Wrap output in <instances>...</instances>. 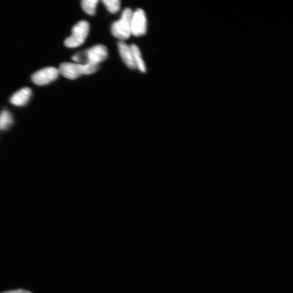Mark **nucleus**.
Here are the masks:
<instances>
[{"mask_svg":"<svg viewBox=\"0 0 293 293\" xmlns=\"http://www.w3.org/2000/svg\"><path fill=\"white\" fill-rule=\"evenodd\" d=\"M99 65H81L76 63H63L58 70L65 78L75 79L82 75H89L97 72Z\"/></svg>","mask_w":293,"mask_h":293,"instance_id":"f03ea898","label":"nucleus"},{"mask_svg":"<svg viewBox=\"0 0 293 293\" xmlns=\"http://www.w3.org/2000/svg\"><path fill=\"white\" fill-rule=\"evenodd\" d=\"M108 56L107 47L103 45H95L90 49L78 52L72 57V60L81 65H99Z\"/></svg>","mask_w":293,"mask_h":293,"instance_id":"f257e3e1","label":"nucleus"},{"mask_svg":"<svg viewBox=\"0 0 293 293\" xmlns=\"http://www.w3.org/2000/svg\"><path fill=\"white\" fill-rule=\"evenodd\" d=\"M147 20L146 15L142 9H138L133 12L131 21V35L141 36L146 33Z\"/></svg>","mask_w":293,"mask_h":293,"instance_id":"39448f33","label":"nucleus"},{"mask_svg":"<svg viewBox=\"0 0 293 293\" xmlns=\"http://www.w3.org/2000/svg\"><path fill=\"white\" fill-rule=\"evenodd\" d=\"M133 12L130 8H126L121 15L120 19L112 24V34L121 40L129 39L131 35V21Z\"/></svg>","mask_w":293,"mask_h":293,"instance_id":"7ed1b4c3","label":"nucleus"},{"mask_svg":"<svg viewBox=\"0 0 293 293\" xmlns=\"http://www.w3.org/2000/svg\"><path fill=\"white\" fill-rule=\"evenodd\" d=\"M13 117L9 111L3 110L0 113V130H5L12 125Z\"/></svg>","mask_w":293,"mask_h":293,"instance_id":"9d476101","label":"nucleus"},{"mask_svg":"<svg viewBox=\"0 0 293 293\" xmlns=\"http://www.w3.org/2000/svg\"><path fill=\"white\" fill-rule=\"evenodd\" d=\"M103 3L110 13L115 14L119 11L121 7L119 0H103Z\"/></svg>","mask_w":293,"mask_h":293,"instance_id":"f8f14e48","label":"nucleus"},{"mask_svg":"<svg viewBox=\"0 0 293 293\" xmlns=\"http://www.w3.org/2000/svg\"><path fill=\"white\" fill-rule=\"evenodd\" d=\"M130 47L136 68L142 72H146V65L142 58L141 53L139 48L135 44H132L130 45Z\"/></svg>","mask_w":293,"mask_h":293,"instance_id":"1a4fd4ad","label":"nucleus"},{"mask_svg":"<svg viewBox=\"0 0 293 293\" xmlns=\"http://www.w3.org/2000/svg\"><path fill=\"white\" fill-rule=\"evenodd\" d=\"M89 30L90 25L88 21H79L73 26L71 35L65 39V46L68 48H75L82 45L87 38Z\"/></svg>","mask_w":293,"mask_h":293,"instance_id":"20e7f679","label":"nucleus"},{"mask_svg":"<svg viewBox=\"0 0 293 293\" xmlns=\"http://www.w3.org/2000/svg\"><path fill=\"white\" fill-rule=\"evenodd\" d=\"M118 49L122 61L132 70L136 68L130 47L123 41L119 42Z\"/></svg>","mask_w":293,"mask_h":293,"instance_id":"0eeeda50","label":"nucleus"},{"mask_svg":"<svg viewBox=\"0 0 293 293\" xmlns=\"http://www.w3.org/2000/svg\"><path fill=\"white\" fill-rule=\"evenodd\" d=\"M32 95L31 90L24 88L15 93L10 98V101L13 105L23 106L29 102Z\"/></svg>","mask_w":293,"mask_h":293,"instance_id":"6e6552de","label":"nucleus"},{"mask_svg":"<svg viewBox=\"0 0 293 293\" xmlns=\"http://www.w3.org/2000/svg\"><path fill=\"white\" fill-rule=\"evenodd\" d=\"M60 74L58 69L53 67H47L34 73L32 80L34 84L44 85L50 83L56 80Z\"/></svg>","mask_w":293,"mask_h":293,"instance_id":"423d86ee","label":"nucleus"},{"mask_svg":"<svg viewBox=\"0 0 293 293\" xmlns=\"http://www.w3.org/2000/svg\"><path fill=\"white\" fill-rule=\"evenodd\" d=\"M98 0H83L81 2V6L85 12L90 15H94L96 13Z\"/></svg>","mask_w":293,"mask_h":293,"instance_id":"9b49d317","label":"nucleus"},{"mask_svg":"<svg viewBox=\"0 0 293 293\" xmlns=\"http://www.w3.org/2000/svg\"><path fill=\"white\" fill-rule=\"evenodd\" d=\"M2 293H32L31 292L24 290H13V291H9L7 292H4Z\"/></svg>","mask_w":293,"mask_h":293,"instance_id":"ddd939ff","label":"nucleus"}]
</instances>
